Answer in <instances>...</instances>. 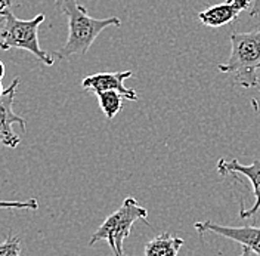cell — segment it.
I'll use <instances>...</instances> for the list:
<instances>
[{
	"mask_svg": "<svg viewBox=\"0 0 260 256\" xmlns=\"http://www.w3.org/2000/svg\"><path fill=\"white\" fill-rule=\"evenodd\" d=\"M98 101H99V107L104 111L105 117L108 120H113L114 117L118 112L123 110V99L124 96L115 91H107V92H101L96 94Z\"/></svg>",
	"mask_w": 260,
	"mask_h": 256,
	"instance_id": "obj_11",
	"label": "cell"
},
{
	"mask_svg": "<svg viewBox=\"0 0 260 256\" xmlns=\"http://www.w3.org/2000/svg\"><path fill=\"white\" fill-rule=\"evenodd\" d=\"M217 172L220 175H228V174H241L247 176L253 185V192H254V205L251 209H240V218H251L254 216L260 209V160L251 161L250 164H241L237 159L226 160V159H220L217 166H216Z\"/></svg>",
	"mask_w": 260,
	"mask_h": 256,
	"instance_id": "obj_7",
	"label": "cell"
},
{
	"mask_svg": "<svg viewBox=\"0 0 260 256\" xmlns=\"http://www.w3.org/2000/svg\"><path fill=\"white\" fill-rule=\"evenodd\" d=\"M259 91H260V88H259Z\"/></svg>",
	"mask_w": 260,
	"mask_h": 256,
	"instance_id": "obj_21",
	"label": "cell"
},
{
	"mask_svg": "<svg viewBox=\"0 0 260 256\" xmlns=\"http://www.w3.org/2000/svg\"><path fill=\"white\" fill-rule=\"evenodd\" d=\"M5 73H6V67H5V64L0 61V81L5 77Z\"/></svg>",
	"mask_w": 260,
	"mask_h": 256,
	"instance_id": "obj_16",
	"label": "cell"
},
{
	"mask_svg": "<svg viewBox=\"0 0 260 256\" xmlns=\"http://www.w3.org/2000/svg\"><path fill=\"white\" fill-rule=\"evenodd\" d=\"M19 81V77H15L0 98V144L8 148H16L21 143V138L14 130V125H19L24 132L27 128L25 120L14 111V99Z\"/></svg>",
	"mask_w": 260,
	"mask_h": 256,
	"instance_id": "obj_5",
	"label": "cell"
},
{
	"mask_svg": "<svg viewBox=\"0 0 260 256\" xmlns=\"http://www.w3.org/2000/svg\"><path fill=\"white\" fill-rule=\"evenodd\" d=\"M146 218H148V210L144 206H141L136 198L129 195L124 198L120 209H117L114 213L105 218V221L93 233L89 244L93 246L96 241L107 240L113 252L124 253L123 243L130 236L133 224L136 221H144L149 226Z\"/></svg>",
	"mask_w": 260,
	"mask_h": 256,
	"instance_id": "obj_4",
	"label": "cell"
},
{
	"mask_svg": "<svg viewBox=\"0 0 260 256\" xmlns=\"http://www.w3.org/2000/svg\"><path fill=\"white\" fill-rule=\"evenodd\" d=\"M183 239L176 237L170 233H161L145 244V256H178Z\"/></svg>",
	"mask_w": 260,
	"mask_h": 256,
	"instance_id": "obj_10",
	"label": "cell"
},
{
	"mask_svg": "<svg viewBox=\"0 0 260 256\" xmlns=\"http://www.w3.org/2000/svg\"><path fill=\"white\" fill-rule=\"evenodd\" d=\"M114 256H124V253H120V252H113Z\"/></svg>",
	"mask_w": 260,
	"mask_h": 256,
	"instance_id": "obj_19",
	"label": "cell"
},
{
	"mask_svg": "<svg viewBox=\"0 0 260 256\" xmlns=\"http://www.w3.org/2000/svg\"><path fill=\"white\" fill-rule=\"evenodd\" d=\"M248 14H250V16H253V18L260 15V0H253V5H251Z\"/></svg>",
	"mask_w": 260,
	"mask_h": 256,
	"instance_id": "obj_15",
	"label": "cell"
},
{
	"mask_svg": "<svg viewBox=\"0 0 260 256\" xmlns=\"http://www.w3.org/2000/svg\"><path fill=\"white\" fill-rule=\"evenodd\" d=\"M56 9L67 16L68 37L62 48L55 52L59 60L73 55H86L95 43L98 36L108 27H120L121 19L117 16L98 19L87 14V9L77 0H55Z\"/></svg>",
	"mask_w": 260,
	"mask_h": 256,
	"instance_id": "obj_1",
	"label": "cell"
},
{
	"mask_svg": "<svg viewBox=\"0 0 260 256\" xmlns=\"http://www.w3.org/2000/svg\"><path fill=\"white\" fill-rule=\"evenodd\" d=\"M45 21V15L39 14L32 19H19L9 9L3 15V25L0 29V49H24L34 55L45 65L52 67L53 58L39 43V27Z\"/></svg>",
	"mask_w": 260,
	"mask_h": 256,
	"instance_id": "obj_3",
	"label": "cell"
},
{
	"mask_svg": "<svg viewBox=\"0 0 260 256\" xmlns=\"http://www.w3.org/2000/svg\"><path fill=\"white\" fill-rule=\"evenodd\" d=\"M5 91H6V89L3 88V84H2V81H0V98L3 96V94H5Z\"/></svg>",
	"mask_w": 260,
	"mask_h": 256,
	"instance_id": "obj_18",
	"label": "cell"
},
{
	"mask_svg": "<svg viewBox=\"0 0 260 256\" xmlns=\"http://www.w3.org/2000/svg\"><path fill=\"white\" fill-rule=\"evenodd\" d=\"M14 0H0V22H3V15L6 11H9V8L12 6Z\"/></svg>",
	"mask_w": 260,
	"mask_h": 256,
	"instance_id": "obj_14",
	"label": "cell"
},
{
	"mask_svg": "<svg viewBox=\"0 0 260 256\" xmlns=\"http://www.w3.org/2000/svg\"><path fill=\"white\" fill-rule=\"evenodd\" d=\"M194 228L200 234L210 231L217 236L226 237L229 240L237 241L243 244V247H247L253 253L260 256V226H254V225L225 226V225L214 224L211 221H201V222H195Z\"/></svg>",
	"mask_w": 260,
	"mask_h": 256,
	"instance_id": "obj_6",
	"label": "cell"
},
{
	"mask_svg": "<svg viewBox=\"0 0 260 256\" xmlns=\"http://www.w3.org/2000/svg\"><path fill=\"white\" fill-rule=\"evenodd\" d=\"M251 255V250L250 249H247V247H243V252H241V255L240 256H250Z\"/></svg>",
	"mask_w": 260,
	"mask_h": 256,
	"instance_id": "obj_17",
	"label": "cell"
},
{
	"mask_svg": "<svg viewBox=\"0 0 260 256\" xmlns=\"http://www.w3.org/2000/svg\"><path fill=\"white\" fill-rule=\"evenodd\" d=\"M132 71H117V73H98L84 77L81 81V88L86 92L101 94L107 91H115L129 101H138V95L133 89L124 86V80L132 77Z\"/></svg>",
	"mask_w": 260,
	"mask_h": 256,
	"instance_id": "obj_8",
	"label": "cell"
},
{
	"mask_svg": "<svg viewBox=\"0 0 260 256\" xmlns=\"http://www.w3.org/2000/svg\"><path fill=\"white\" fill-rule=\"evenodd\" d=\"M231 55L225 64L217 65L220 73H229L244 89L257 88L260 68V25L253 32L231 34Z\"/></svg>",
	"mask_w": 260,
	"mask_h": 256,
	"instance_id": "obj_2",
	"label": "cell"
},
{
	"mask_svg": "<svg viewBox=\"0 0 260 256\" xmlns=\"http://www.w3.org/2000/svg\"><path fill=\"white\" fill-rule=\"evenodd\" d=\"M0 209H27V210H37L39 202L36 198H30L25 202H6L0 200Z\"/></svg>",
	"mask_w": 260,
	"mask_h": 256,
	"instance_id": "obj_13",
	"label": "cell"
},
{
	"mask_svg": "<svg viewBox=\"0 0 260 256\" xmlns=\"http://www.w3.org/2000/svg\"><path fill=\"white\" fill-rule=\"evenodd\" d=\"M226 2H232V0H226Z\"/></svg>",
	"mask_w": 260,
	"mask_h": 256,
	"instance_id": "obj_20",
	"label": "cell"
},
{
	"mask_svg": "<svg viewBox=\"0 0 260 256\" xmlns=\"http://www.w3.org/2000/svg\"><path fill=\"white\" fill-rule=\"evenodd\" d=\"M253 5V0H232V2H223L219 5L210 6L198 14V19L201 24L219 29L225 24L232 22L243 11H250Z\"/></svg>",
	"mask_w": 260,
	"mask_h": 256,
	"instance_id": "obj_9",
	"label": "cell"
},
{
	"mask_svg": "<svg viewBox=\"0 0 260 256\" xmlns=\"http://www.w3.org/2000/svg\"><path fill=\"white\" fill-rule=\"evenodd\" d=\"M0 256H21V240L16 236H8L0 243Z\"/></svg>",
	"mask_w": 260,
	"mask_h": 256,
	"instance_id": "obj_12",
	"label": "cell"
}]
</instances>
